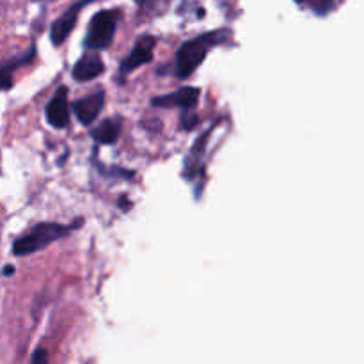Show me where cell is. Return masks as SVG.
<instances>
[{
	"mask_svg": "<svg viewBox=\"0 0 364 364\" xmlns=\"http://www.w3.org/2000/svg\"><path fill=\"white\" fill-rule=\"evenodd\" d=\"M230 31H213L183 43L176 53V77L185 80L192 77L208 55L212 46L228 41Z\"/></svg>",
	"mask_w": 364,
	"mask_h": 364,
	"instance_id": "1",
	"label": "cell"
},
{
	"mask_svg": "<svg viewBox=\"0 0 364 364\" xmlns=\"http://www.w3.org/2000/svg\"><path fill=\"white\" fill-rule=\"evenodd\" d=\"M71 230H73L71 226H64V224L59 223H38L27 233L21 235L18 240L13 242L11 252L14 256L34 255V252L48 247L53 242L60 240V238H66Z\"/></svg>",
	"mask_w": 364,
	"mask_h": 364,
	"instance_id": "2",
	"label": "cell"
},
{
	"mask_svg": "<svg viewBox=\"0 0 364 364\" xmlns=\"http://www.w3.org/2000/svg\"><path fill=\"white\" fill-rule=\"evenodd\" d=\"M119 18L121 13L117 9H105L96 13L89 21L87 32H85V48L89 52L109 48L110 43L114 41V36H116Z\"/></svg>",
	"mask_w": 364,
	"mask_h": 364,
	"instance_id": "3",
	"label": "cell"
},
{
	"mask_svg": "<svg viewBox=\"0 0 364 364\" xmlns=\"http://www.w3.org/2000/svg\"><path fill=\"white\" fill-rule=\"evenodd\" d=\"M89 2H92V0H78L77 4L68 7V9L53 21L52 28H50V39H52L53 45L59 46L66 41L68 36L71 34V31H73L75 25H77L78 14H80L82 7L87 6Z\"/></svg>",
	"mask_w": 364,
	"mask_h": 364,
	"instance_id": "4",
	"label": "cell"
},
{
	"mask_svg": "<svg viewBox=\"0 0 364 364\" xmlns=\"http://www.w3.org/2000/svg\"><path fill=\"white\" fill-rule=\"evenodd\" d=\"M156 39L153 36H141L135 43V46L132 48L130 55L121 63V73L127 75L132 71L139 70L144 64L151 63L153 60V50H155Z\"/></svg>",
	"mask_w": 364,
	"mask_h": 364,
	"instance_id": "5",
	"label": "cell"
},
{
	"mask_svg": "<svg viewBox=\"0 0 364 364\" xmlns=\"http://www.w3.org/2000/svg\"><path fill=\"white\" fill-rule=\"evenodd\" d=\"M199 95H201V89L192 87H181L178 91L169 92V95L159 96V98L151 100L153 107H159V109H171V107H180L183 110H191L198 105Z\"/></svg>",
	"mask_w": 364,
	"mask_h": 364,
	"instance_id": "6",
	"label": "cell"
},
{
	"mask_svg": "<svg viewBox=\"0 0 364 364\" xmlns=\"http://www.w3.org/2000/svg\"><path fill=\"white\" fill-rule=\"evenodd\" d=\"M103 105H105V91H103V89H98V91H95L92 95L71 103V110H73V114L78 117V121H80L84 127H89V124L95 123L96 117L100 116Z\"/></svg>",
	"mask_w": 364,
	"mask_h": 364,
	"instance_id": "7",
	"label": "cell"
},
{
	"mask_svg": "<svg viewBox=\"0 0 364 364\" xmlns=\"http://www.w3.org/2000/svg\"><path fill=\"white\" fill-rule=\"evenodd\" d=\"M45 117L52 128H66L70 123V105H68V87L60 85L53 98L46 103Z\"/></svg>",
	"mask_w": 364,
	"mask_h": 364,
	"instance_id": "8",
	"label": "cell"
},
{
	"mask_svg": "<svg viewBox=\"0 0 364 364\" xmlns=\"http://www.w3.org/2000/svg\"><path fill=\"white\" fill-rule=\"evenodd\" d=\"M103 71H105V63H103L102 55L96 53V50H91V53H85L75 63L71 75L77 82H87L98 78Z\"/></svg>",
	"mask_w": 364,
	"mask_h": 364,
	"instance_id": "9",
	"label": "cell"
},
{
	"mask_svg": "<svg viewBox=\"0 0 364 364\" xmlns=\"http://www.w3.org/2000/svg\"><path fill=\"white\" fill-rule=\"evenodd\" d=\"M121 123L117 119H103L95 130L91 132V137L100 144H114L119 139Z\"/></svg>",
	"mask_w": 364,
	"mask_h": 364,
	"instance_id": "10",
	"label": "cell"
},
{
	"mask_svg": "<svg viewBox=\"0 0 364 364\" xmlns=\"http://www.w3.org/2000/svg\"><path fill=\"white\" fill-rule=\"evenodd\" d=\"M34 57H36V46H31V50H27L23 55L13 57L11 60H6V63H4V66H2V71L13 75V71L16 70V68L27 66L28 63H32V59H34Z\"/></svg>",
	"mask_w": 364,
	"mask_h": 364,
	"instance_id": "11",
	"label": "cell"
},
{
	"mask_svg": "<svg viewBox=\"0 0 364 364\" xmlns=\"http://www.w3.org/2000/svg\"><path fill=\"white\" fill-rule=\"evenodd\" d=\"M334 7V0H311V9L315 11L318 16L331 13V9Z\"/></svg>",
	"mask_w": 364,
	"mask_h": 364,
	"instance_id": "12",
	"label": "cell"
},
{
	"mask_svg": "<svg viewBox=\"0 0 364 364\" xmlns=\"http://www.w3.org/2000/svg\"><path fill=\"white\" fill-rule=\"evenodd\" d=\"M32 363H46L48 361V354H46L45 348H38V350L34 352V355L31 358Z\"/></svg>",
	"mask_w": 364,
	"mask_h": 364,
	"instance_id": "13",
	"label": "cell"
},
{
	"mask_svg": "<svg viewBox=\"0 0 364 364\" xmlns=\"http://www.w3.org/2000/svg\"><path fill=\"white\" fill-rule=\"evenodd\" d=\"M167 2V0H139L141 6H159V4Z\"/></svg>",
	"mask_w": 364,
	"mask_h": 364,
	"instance_id": "14",
	"label": "cell"
},
{
	"mask_svg": "<svg viewBox=\"0 0 364 364\" xmlns=\"http://www.w3.org/2000/svg\"><path fill=\"white\" fill-rule=\"evenodd\" d=\"M13 272H14V269L11 265H7L6 269H4V276H11V274H13Z\"/></svg>",
	"mask_w": 364,
	"mask_h": 364,
	"instance_id": "15",
	"label": "cell"
}]
</instances>
